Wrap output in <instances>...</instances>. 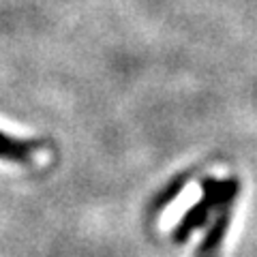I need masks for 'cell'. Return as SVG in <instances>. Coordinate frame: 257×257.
<instances>
[{
    "label": "cell",
    "mask_w": 257,
    "mask_h": 257,
    "mask_svg": "<svg viewBox=\"0 0 257 257\" xmlns=\"http://www.w3.org/2000/svg\"><path fill=\"white\" fill-rule=\"evenodd\" d=\"M43 142H18L9 135L0 133V159L15 161V163H28L32 159V152L43 148Z\"/></svg>",
    "instance_id": "cell-2"
},
{
    "label": "cell",
    "mask_w": 257,
    "mask_h": 257,
    "mask_svg": "<svg viewBox=\"0 0 257 257\" xmlns=\"http://www.w3.org/2000/svg\"><path fill=\"white\" fill-rule=\"evenodd\" d=\"M202 197H204V189H202V184H199V182L184 184L182 191L176 195L174 202H170V204L165 206L163 216H161V221H163V227L174 231L182 223L184 216H187L193 210V208L202 202Z\"/></svg>",
    "instance_id": "cell-1"
}]
</instances>
